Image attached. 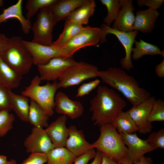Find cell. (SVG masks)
<instances>
[{
  "instance_id": "6da1fadb",
  "label": "cell",
  "mask_w": 164,
  "mask_h": 164,
  "mask_svg": "<svg viewBox=\"0 0 164 164\" xmlns=\"http://www.w3.org/2000/svg\"><path fill=\"white\" fill-rule=\"evenodd\" d=\"M90 111L94 125L111 123L126 106V102L115 90L99 86L95 95L90 101Z\"/></svg>"
},
{
  "instance_id": "7a4b0ae2",
  "label": "cell",
  "mask_w": 164,
  "mask_h": 164,
  "mask_svg": "<svg viewBox=\"0 0 164 164\" xmlns=\"http://www.w3.org/2000/svg\"><path fill=\"white\" fill-rule=\"evenodd\" d=\"M98 75L103 82L121 93L132 106L138 105L151 96L133 76L120 68L110 67L99 71Z\"/></svg>"
},
{
  "instance_id": "3957f363",
  "label": "cell",
  "mask_w": 164,
  "mask_h": 164,
  "mask_svg": "<svg viewBox=\"0 0 164 164\" xmlns=\"http://www.w3.org/2000/svg\"><path fill=\"white\" fill-rule=\"evenodd\" d=\"M100 134L97 139L92 144L102 155L118 162L127 157L128 149L112 123L100 127Z\"/></svg>"
},
{
  "instance_id": "277c9868",
  "label": "cell",
  "mask_w": 164,
  "mask_h": 164,
  "mask_svg": "<svg viewBox=\"0 0 164 164\" xmlns=\"http://www.w3.org/2000/svg\"><path fill=\"white\" fill-rule=\"evenodd\" d=\"M23 40L19 36L10 38L8 47L0 55L9 66L22 76L28 73L33 64L32 56Z\"/></svg>"
},
{
  "instance_id": "5b68a950",
  "label": "cell",
  "mask_w": 164,
  "mask_h": 164,
  "mask_svg": "<svg viewBox=\"0 0 164 164\" xmlns=\"http://www.w3.org/2000/svg\"><path fill=\"white\" fill-rule=\"evenodd\" d=\"M41 81L39 76H35L29 85L22 92V94L34 101L49 117L51 116L54 113L55 96L59 88L58 82H48L40 85Z\"/></svg>"
},
{
  "instance_id": "8992f818",
  "label": "cell",
  "mask_w": 164,
  "mask_h": 164,
  "mask_svg": "<svg viewBox=\"0 0 164 164\" xmlns=\"http://www.w3.org/2000/svg\"><path fill=\"white\" fill-rule=\"evenodd\" d=\"M98 71L94 65L76 61L58 79L59 88H67L79 85L86 80L98 77Z\"/></svg>"
},
{
  "instance_id": "52a82bcc",
  "label": "cell",
  "mask_w": 164,
  "mask_h": 164,
  "mask_svg": "<svg viewBox=\"0 0 164 164\" xmlns=\"http://www.w3.org/2000/svg\"><path fill=\"white\" fill-rule=\"evenodd\" d=\"M49 7L40 10L31 29L33 34L32 42L45 45L53 43V32L57 22Z\"/></svg>"
},
{
  "instance_id": "ba28073f",
  "label": "cell",
  "mask_w": 164,
  "mask_h": 164,
  "mask_svg": "<svg viewBox=\"0 0 164 164\" xmlns=\"http://www.w3.org/2000/svg\"><path fill=\"white\" fill-rule=\"evenodd\" d=\"M102 37L100 28L87 26L61 48L66 56L72 57L74 53L84 47L95 46Z\"/></svg>"
},
{
  "instance_id": "9c48e42d",
  "label": "cell",
  "mask_w": 164,
  "mask_h": 164,
  "mask_svg": "<svg viewBox=\"0 0 164 164\" xmlns=\"http://www.w3.org/2000/svg\"><path fill=\"white\" fill-rule=\"evenodd\" d=\"M102 32L101 43L106 41V36L108 34L115 35L123 46L125 51V57L120 60L121 65L123 69L128 70L133 67L131 58L132 46L135 40L138 31L135 30L125 32L118 30L102 24L100 28Z\"/></svg>"
},
{
  "instance_id": "30bf717a",
  "label": "cell",
  "mask_w": 164,
  "mask_h": 164,
  "mask_svg": "<svg viewBox=\"0 0 164 164\" xmlns=\"http://www.w3.org/2000/svg\"><path fill=\"white\" fill-rule=\"evenodd\" d=\"M76 61L72 57L58 56L37 66L41 81H56Z\"/></svg>"
},
{
  "instance_id": "8fae6325",
  "label": "cell",
  "mask_w": 164,
  "mask_h": 164,
  "mask_svg": "<svg viewBox=\"0 0 164 164\" xmlns=\"http://www.w3.org/2000/svg\"><path fill=\"white\" fill-rule=\"evenodd\" d=\"M156 99L154 96H150L137 105L132 107L127 112L130 115L140 134L149 133L153 126L147 121L148 117Z\"/></svg>"
},
{
  "instance_id": "7c38bea8",
  "label": "cell",
  "mask_w": 164,
  "mask_h": 164,
  "mask_svg": "<svg viewBox=\"0 0 164 164\" xmlns=\"http://www.w3.org/2000/svg\"><path fill=\"white\" fill-rule=\"evenodd\" d=\"M24 145L28 153L47 154L55 148L45 129L33 127L31 133L26 138Z\"/></svg>"
},
{
  "instance_id": "4fadbf2b",
  "label": "cell",
  "mask_w": 164,
  "mask_h": 164,
  "mask_svg": "<svg viewBox=\"0 0 164 164\" xmlns=\"http://www.w3.org/2000/svg\"><path fill=\"white\" fill-rule=\"evenodd\" d=\"M23 42L32 56L33 64L36 66L45 64L55 57H67L61 48L52 44L45 45L24 40Z\"/></svg>"
},
{
  "instance_id": "5bb4252c",
  "label": "cell",
  "mask_w": 164,
  "mask_h": 164,
  "mask_svg": "<svg viewBox=\"0 0 164 164\" xmlns=\"http://www.w3.org/2000/svg\"><path fill=\"white\" fill-rule=\"evenodd\" d=\"M55 104V111L57 114L65 115L72 119L77 118L83 114L84 108L82 103L71 100L61 91L56 94Z\"/></svg>"
},
{
  "instance_id": "9a60e30c",
  "label": "cell",
  "mask_w": 164,
  "mask_h": 164,
  "mask_svg": "<svg viewBox=\"0 0 164 164\" xmlns=\"http://www.w3.org/2000/svg\"><path fill=\"white\" fill-rule=\"evenodd\" d=\"M123 142L127 146V157L132 162L137 160L146 153L155 150L146 140L138 137L136 133H121Z\"/></svg>"
},
{
  "instance_id": "2e32d148",
  "label": "cell",
  "mask_w": 164,
  "mask_h": 164,
  "mask_svg": "<svg viewBox=\"0 0 164 164\" xmlns=\"http://www.w3.org/2000/svg\"><path fill=\"white\" fill-rule=\"evenodd\" d=\"M68 128L69 136L64 147L76 157L94 149L86 140L82 130L78 129L75 125L70 126Z\"/></svg>"
},
{
  "instance_id": "e0dca14e",
  "label": "cell",
  "mask_w": 164,
  "mask_h": 164,
  "mask_svg": "<svg viewBox=\"0 0 164 164\" xmlns=\"http://www.w3.org/2000/svg\"><path fill=\"white\" fill-rule=\"evenodd\" d=\"M120 2L121 9L114 22L112 28L125 32L134 31L135 16L132 0H120Z\"/></svg>"
},
{
  "instance_id": "ac0fdd59",
  "label": "cell",
  "mask_w": 164,
  "mask_h": 164,
  "mask_svg": "<svg viewBox=\"0 0 164 164\" xmlns=\"http://www.w3.org/2000/svg\"><path fill=\"white\" fill-rule=\"evenodd\" d=\"M67 117L62 115L45 129L55 148L64 147L69 136L66 125Z\"/></svg>"
},
{
  "instance_id": "d6986e66",
  "label": "cell",
  "mask_w": 164,
  "mask_h": 164,
  "mask_svg": "<svg viewBox=\"0 0 164 164\" xmlns=\"http://www.w3.org/2000/svg\"><path fill=\"white\" fill-rule=\"evenodd\" d=\"M159 15L157 10L148 9L136 12L133 30L143 33H151Z\"/></svg>"
},
{
  "instance_id": "ffe728a7",
  "label": "cell",
  "mask_w": 164,
  "mask_h": 164,
  "mask_svg": "<svg viewBox=\"0 0 164 164\" xmlns=\"http://www.w3.org/2000/svg\"><path fill=\"white\" fill-rule=\"evenodd\" d=\"M22 0H19L14 4L3 9L0 14V24L6 20L15 18L17 19L21 25L22 29L25 34H28L32 28L30 20L23 15L22 12Z\"/></svg>"
},
{
  "instance_id": "44dd1931",
  "label": "cell",
  "mask_w": 164,
  "mask_h": 164,
  "mask_svg": "<svg viewBox=\"0 0 164 164\" xmlns=\"http://www.w3.org/2000/svg\"><path fill=\"white\" fill-rule=\"evenodd\" d=\"M87 0H60L49 7L57 22L65 19Z\"/></svg>"
},
{
  "instance_id": "7402d4cb",
  "label": "cell",
  "mask_w": 164,
  "mask_h": 164,
  "mask_svg": "<svg viewBox=\"0 0 164 164\" xmlns=\"http://www.w3.org/2000/svg\"><path fill=\"white\" fill-rule=\"evenodd\" d=\"M22 78V76L12 69L0 56V84L11 90L19 87Z\"/></svg>"
},
{
  "instance_id": "603a6c76",
  "label": "cell",
  "mask_w": 164,
  "mask_h": 164,
  "mask_svg": "<svg viewBox=\"0 0 164 164\" xmlns=\"http://www.w3.org/2000/svg\"><path fill=\"white\" fill-rule=\"evenodd\" d=\"M10 102L13 110L22 121L29 122L28 114L29 108V98L23 95H19L9 91Z\"/></svg>"
},
{
  "instance_id": "cb8c5ba5",
  "label": "cell",
  "mask_w": 164,
  "mask_h": 164,
  "mask_svg": "<svg viewBox=\"0 0 164 164\" xmlns=\"http://www.w3.org/2000/svg\"><path fill=\"white\" fill-rule=\"evenodd\" d=\"M95 7L94 0H87L67 17L65 20L83 26L87 25L89 18L94 13Z\"/></svg>"
},
{
  "instance_id": "d4e9b609",
  "label": "cell",
  "mask_w": 164,
  "mask_h": 164,
  "mask_svg": "<svg viewBox=\"0 0 164 164\" xmlns=\"http://www.w3.org/2000/svg\"><path fill=\"white\" fill-rule=\"evenodd\" d=\"M49 116L36 102L30 99L28 121L33 127L43 128L47 127Z\"/></svg>"
},
{
  "instance_id": "484cf974",
  "label": "cell",
  "mask_w": 164,
  "mask_h": 164,
  "mask_svg": "<svg viewBox=\"0 0 164 164\" xmlns=\"http://www.w3.org/2000/svg\"><path fill=\"white\" fill-rule=\"evenodd\" d=\"M46 154V164H73L76 158L65 147L55 148Z\"/></svg>"
},
{
  "instance_id": "4316f807",
  "label": "cell",
  "mask_w": 164,
  "mask_h": 164,
  "mask_svg": "<svg viewBox=\"0 0 164 164\" xmlns=\"http://www.w3.org/2000/svg\"><path fill=\"white\" fill-rule=\"evenodd\" d=\"M112 123L119 134H132L138 130L134 121L127 111H122L120 112Z\"/></svg>"
},
{
  "instance_id": "83f0119b",
  "label": "cell",
  "mask_w": 164,
  "mask_h": 164,
  "mask_svg": "<svg viewBox=\"0 0 164 164\" xmlns=\"http://www.w3.org/2000/svg\"><path fill=\"white\" fill-rule=\"evenodd\" d=\"M135 47L132 48V59L137 60L145 55H159L164 57V51H161L157 46L144 41L140 39L139 42L135 40Z\"/></svg>"
},
{
  "instance_id": "f1b7e54d",
  "label": "cell",
  "mask_w": 164,
  "mask_h": 164,
  "mask_svg": "<svg viewBox=\"0 0 164 164\" xmlns=\"http://www.w3.org/2000/svg\"><path fill=\"white\" fill-rule=\"evenodd\" d=\"M85 27L65 20L64 28L58 39L52 45L61 47L67 43Z\"/></svg>"
},
{
  "instance_id": "f546056e",
  "label": "cell",
  "mask_w": 164,
  "mask_h": 164,
  "mask_svg": "<svg viewBox=\"0 0 164 164\" xmlns=\"http://www.w3.org/2000/svg\"><path fill=\"white\" fill-rule=\"evenodd\" d=\"M100 1L106 7L108 11L107 14L104 19V22L107 26L110 27L112 22L117 18L121 8L120 0H100Z\"/></svg>"
},
{
  "instance_id": "4dcf8cb0",
  "label": "cell",
  "mask_w": 164,
  "mask_h": 164,
  "mask_svg": "<svg viewBox=\"0 0 164 164\" xmlns=\"http://www.w3.org/2000/svg\"><path fill=\"white\" fill-rule=\"evenodd\" d=\"M58 0H28L26 4L27 10L26 18L30 19L41 9L49 7L56 3Z\"/></svg>"
},
{
  "instance_id": "1f68e13d",
  "label": "cell",
  "mask_w": 164,
  "mask_h": 164,
  "mask_svg": "<svg viewBox=\"0 0 164 164\" xmlns=\"http://www.w3.org/2000/svg\"><path fill=\"white\" fill-rule=\"evenodd\" d=\"M14 115L7 110L0 111V137L5 136L13 128Z\"/></svg>"
},
{
  "instance_id": "d6a6232c",
  "label": "cell",
  "mask_w": 164,
  "mask_h": 164,
  "mask_svg": "<svg viewBox=\"0 0 164 164\" xmlns=\"http://www.w3.org/2000/svg\"><path fill=\"white\" fill-rule=\"evenodd\" d=\"M164 121V101L161 99L156 100L154 103L147 119L148 122Z\"/></svg>"
},
{
  "instance_id": "836d02e7",
  "label": "cell",
  "mask_w": 164,
  "mask_h": 164,
  "mask_svg": "<svg viewBox=\"0 0 164 164\" xmlns=\"http://www.w3.org/2000/svg\"><path fill=\"white\" fill-rule=\"evenodd\" d=\"M146 140L155 149L158 148L164 149V128L151 133Z\"/></svg>"
},
{
  "instance_id": "e575fe53",
  "label": "cell",
  "mask_w": 164,
  "mask_h": 164,
  "mask_svg": "<svg viewBox=\"0 0 164 164\" xmlns=\"http://www.w3.org/2000/svg\"><path fill=\"white\" fill-rule=\"evenodd\" d=\"M100 83V80L97 79L82 84L77 89L76 97H82L88 95L97 87Z\"/></svg>"
},
{
  "instance_id": "d590c367",
  "label": "cell",
  "mask_w": 164,
  "mask_h": 164,
  "mask_svg": "<svg viewBox=\"0 0 164 164\" xmlns=\"http://www.w3.org/2000/svg\"><path fill=\"white\" fill-rule=\"evenodd\" d=\"M9 90L0 85V111L7 110L10 111L12 110L9 98Z\"/></svg>"
},
{
  "instance_id": "8d00e7d4",
  "label": "cell",
  "mask_w": 164,
  "mask_h": 164,
  "mask_svg": "<svg viewBox=\"0 0 164 164\" xmlns=\"http://www.w3.org/2000/svg\"><path fill=\"white\" fill-rule=\"evenodd\" d=\"M47 162V155L46 154L34 152L31 153L21 164H44Z\"/></svg>"
},
{
  "instance_id": "74e56055",
  "label": "cell",
  "mask_w": 164,
  "mask_h": 164,
  "mask_svg": "<svg viewBox=\"0 0 164 164\" xmlns=\"http://www.w3.org/2000/svg\"><path fill=\"white\" fill-rule=\"evenodd\" d=\"M163 0H138L137 2L139 7L145 5L153 10H157L163 3Z\"/></svg>"
},
{
  "instance_id": "f35d334b",
  "label": "cell",
  "mask_w": 164,
  "mask_h": 164,
  "mask_svg": "<svg viewBox=\"0 0 164 164\" xmlns=\"http://www.w3.org/2000/svg\"><path fill=\"white\" fill-rule=\"evenodd\" d=\"M96 152L94 149L75 158L73 164H87L89 161L94 158Z\"/></svg>"
},
{
  "instance_id": "ab89813d",
  "label": "cell",
  "mask_w": 164,
  "mask_h": 164,
  "mask_svg": "<svg viewBox=\"0 0 164 164\" xmlns=\"http://www.w3.org/2000/svg\"><path fill=\"white\" fill-rule=\"evenodd\" d=\"M10 42V38L0 32V55L3 53L8 47Z\"/></svg>"
},
{
  "instance_id": "60d3db41",
  "label": "cell",
  "mask_w": 164,
  "mask_h": 164,
  "mask_svg": "<svg viewBox=\"0 0 164 164\" xmlns=\"http://www.w3.org/2000/svg\"><path fill=\"white\" fill-rule=\"evenodd\" d=\"M155 72L156 75L160 78L164 77V59L155 67Z\"/></svg>"
},
{
  "instance_id": "b9f144b4",
  "label": "cell",
  "mask_w": 164,
  "mask_h": 164,
  "mask_svg": "<svg viewBox=\"0 0 164 164\" xmlns=\"http://www.w3.org/2000/svg\"><path fill=\"white\" fill-rule=\"evenodd\" d=\"M133 164H152V160L151 157L144 156L139 159L133 162Z\"/></svg>"
},
{
  "instance_id": "7bdbcfd3",
  "label": "cell",
  "mask_w": 164,
  "mask_h": 164,
  "mask_svg": "<svg viewBox=\"0 0 164 164\" xmlns=\"http://www.w3.org/2000/svg\"><path fill=\"white\" fill-rule=\"evenodd\" d=\"M102 157V154L97 150L94 158V160L90 164H101Z\"/></svg>"
},
{
  "instance_id": "ee69618b",
  "label": "cell",
  "mask_w": 164,
  "mask_h": 164,
  "mask_svg": "<svg viewBox=\"0 0 164 164\" xmlns=\"http://www.w3.org/2000/svg\"><path fill=\"white\" fill-rule=\"evenodd\" d=\"M101 164H121V162H116L105 155H102Z\"/></svg>"
},
{
  "instance_id": "f6af8a7d",
  "label": "cell",
  "mask_w": 164,
  "mask_h": 164,
  "mask_svg": "<svg viewBox=\"0 0 164 164\" xmlns=\"http://www.w3.org/2000/svg\"><path fill=\"white\" fill-rule=\"evenodd\" d=\"M8 162L6 156L0 155V164H6Z\"/></svg>"
},
{
  "instance_id": "bcb514c9",
  "label": "cell",
  "mask_w": 164,
  "mask_h": 164,
  "mask_svg": "<svg viewBox=\"0 0 164 164\" xmlns=\"http://www.w3.org/2000/svg\"><path fill=\"white\" fill-rule=\"evenodd\" d=\"M121 164H133V162L128 157L123 159L121 161Z\"/></svg>"
},
{
  "instance_id": "7dc6e473",
  "label": "cell",
  "mask_w": 164,
  "mask_h": 164,
  "mask_svg": "<svg viewBox=\"0 0 164 164\" xmlns=\"http://www.w3.org/2000/svg\"><path fill=\"white\" fill-rule=\"evenodd\" d=\"M6 164H17L15 160L14 159H11Z\"/></svg>"
},
{
  "instance_id": "c3c4849f",
  "label": "cell",
  "mask_w": 164,
  "mask_h": 164,
  "mask_svg": "<svg viewBox=\"0 0 164 164\" xmlns=\"http://www.w3.org/2000/svg\"><path fill=\"white\" fill-rule=\"evenodd\" d=\"M4 4V2L3 0H0V7L2 6Z\"/></svg>"
},
{
  "instance_id": "681fc988",
  "label": "cell",
  "mask_w": 164,
  "mask_h": 164,
  "mask_svg": "<svg viewBox=\"0 0 164 164\" xmlns=\"http://www.w3.org/2000/svg\"><path fill=\"white\" fill-rule=\"evenodd\" d=\"M0 85H1L0 84Z\"/></svg>"
}]
</instances>
